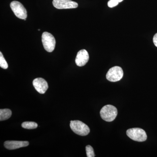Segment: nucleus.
Listing matches in <instances>:
<instances>
[{"label":"nucleus","instance_id":"nucleus-1","mask_svg":"<svg viewBox=\"0 0 157 157\" xmlns=\"http://www.w3.org/2000/svg\"><path fill=\"white\" fill-rule=\"evenodd\" d=\"M117 109L116 107L111 105L104 106L100 111V115L104 121L111 122L114 121L117 115Z\"/></svg>","mask_w":157,"mask_h":157},{"label":"nucleus","instance_id":"nucleus-2","mask_svg":"<svg viewBox=\"0 0 157 157\" xmlns=\"http://www.w3.org/2000/svg\"><path fill=\"white\" fill-rule=\"evenodd\" d=\"M70 127L71 130L77 135L86 136L89 134L90 129L87 125L79 121H71Z\"/></svg>","mask_w":157,"mask_h":157},{"label":"nucleus","instance_id":"nucleus-3","mask_svg":"<svg viewBox=\"0 0 157 157\" xmlns=\"http://www.w3.org/2000/svg\"><path fill=\"white\" fill-rule=\"evenodd\" d=\"M127 135L132 140L138 142H143L147 138L146 132L140 128H133L127 130Z\"/></svg>","mask_w":157,"mask_h":157},{"label":"nucleus","instance_id":"nucleus-4","mask_svg":"<svg viewBox=\"0 0 157 157\" xmlns=\"http://www.w3.org/2000/svg\"><path fill=\"white\" fill-rule=\"evenodd\" d=\"M42 41L44 48L48 52H51L56 46V39L54 37L48 32H44L42 36Z\"/></svg>","mask_w":157,"mask_h":157},{"label":"nucleus","instance_id":"nucleus-5","mask_svg":"<svg viewBox=\"0 0 157 157\" xmlns=\"http://www.w3.org/2000/svg\"><path fill=\"white\" fill-rule=\"evenodd\" d=\"M10 7L16 17L21 19L27 17V11L21 3L17 1H13L10 4Z\"/></svg>","mask_w":157,"mask_h":157},{"label":"nucleus","instance_id":"nucleus-6","mask_svg":"<svg viewBox=\"0 0 157 157\" xmlns=\"http://www.w3.org/2000/svg\"><path fill=\"white\" fill-rule=\"evenodd\" d=\"M124 75L123 70L121 67H116L110 68L106 75L107 80L112 82L120 81Z\"/></svg>","mask_w":157,"mask_h":157},{"label":"nucleus","instance_id":"nucleus-7","mask_svg":"<svg viewBox=\"0 0 157 157\" xmlns=\"http://www.w3.org/2000/svg\"><path fill=\"white\" fill-rule=\"evenodd\" d=\"M54 7L59 9H76L78 4L71 0H53Z\"/></svg>","mask_w":157,"mask_h":157},{"label":"nucleus","instance_id":"nucleus-8","mask_svg":"<svg viewBox=\"0 0 157 157\" xmlns=\"http://www.w3.org/2000/svg\"><path fill=\"white\" fill-rule=\"evenodd\" d=\"M33 85L37 91L41 94H45L48 89V84L44 78H37L33 81Z\"/></svg>","mask_w":157,"mask_h":157},{"label":"nucleus","instance_id":"nucleus-9","mask_svg":"<svg viewBox=\"0 0 157 157\" xmlns=\"http://www.w3.org/2000/svg\"><path fill=\"white\" fill-rule=\"evenodd\" d=\"M89 59V56L87 51L85 49H82L78 51L76 55L75 62L78 67L85 66Z\"/></svg>","mask_w":157,"mask_h":157},{"label":"nucleus","instance_id":"nucleus-10","mask_svg":"<svg viewBox=\"0 0 157 157\" xmlns=\"http://www.w3.org/2000/svg\"><path fill=\"white\" fill-rule=\"evenodd\" d=\"M29 142L27 141H17V140H8L4 143L6 148L9 150H14L21 147L28 146Z\"/></svg>","mask_w":157,"mask_h":157},{"label":"nucleus","instance_id":"nucleus-11","mask_svg":"<svg viewBox=\"0 0 157 157\" xmlns=\"http://www.w3.org/2000/svg\"><path fill=\"white\" fill-rule=\"evenodd\" d=\"M12 112L10 109H0V121L6 120L11 117Z\"/></svg>","mask_w":157,"mask_h":157},{"label":"nucleus","instance_id":"nucleus-12","mask_svg":"<svg viewBox=\"0 0 157 157\" xmlns=\"http://www.w3.org/2000/svg\"><path fill=\"white\" fill-rule=\"evenodd\" d=\"M21 126L24 128L27 129H33L36 128L38 124L34 122H24L21 124Z\"/></svg>","mask_w":157,"mask_h":157},{"label":"nucleus","instance_id":"nucleus-13","mask_svg":"<svg viewBox=\"0 0 157 157\" xmlns=\"http://www.w3.org/2000/svg\"><path fill=\"white\" fill-rule=\"evenodd\" d=\"M0 67L4 69H7L8 68V63L4 58L2 52H0Z\"/></svg>","mask_w":157,"mask_h":157},{"label":"nucleus","instance_id":"nucleus-14","mask_svg":"<svg viewBox=\"0 0 157 157\" xmlns=\"http://www.w3.org/2000/svg\"><path fill=\"white\" fill-rule=\"evenodd\" d=\"M86 155L87 157H95L94 152L92 147L90 145H87L86 147Z\"/></svg>","mask_w":157,"mask_h":157},{"label":"nucleus","instance_id":"nucleus-15","mask_svg":"<svg viewBox=\"0 0 157 157\" xmlns=\"http://www.w3.org/2000/svg\"><path fill=\"white\" fill-rule=\"evenodd\" d=\"M119 2L115 0H109L108 2V6L109 8H113L118 5Z\"/></svg>","mask_w":157,"mask_h":157},{"label":"nucleus","instance_id":"nucleus-16","mask_svg":"<svg viewBox=\"0 0 157 157\" xmlns=\"http://www.w3.org/2000/svg\"><path fill=\"white\" fill-rule=\"evenodd\" d=\"M153 41L155 45L157 47V33L155 34L154 36L153 37Z\"/></svg>","mask_w":157,"mask_h":157},{"label":"nucleus","instance_id":"nucleus-17","mask_svg":"<svg viewBox=\"0 0 157 157\" xmlns=\"http://www.w3.org/2000/svg\"><path fill=\"white\" fill-rule=\"evenodd\" d=\"M115 1H117V2H118L119 3L122 2V1H123V0H115Z\"/></svg>","mask_w":157,"mask_h":157},{"label":"nucleus","instance_id":"nucleus-18","mask_svg":"<svg viewBox=\"0 0 157 157\" xmlns=\"http://www.w3.org/2000/svg\"><path fill=\"white\" fill-rule=\"evenodd\" d=\"M24 20L25 21L26 20V18H25V19H24Z\"/></svg>","mask_w":157,"mask_h":157}]
</instances>
